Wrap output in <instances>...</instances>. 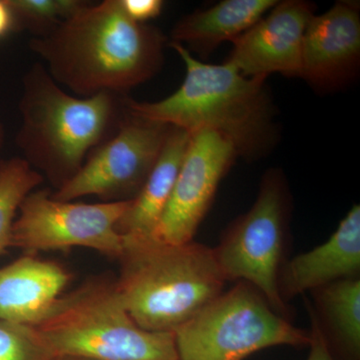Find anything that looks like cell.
<instances>
[{
  "mask_svg": "<svg viewBox=\"0 0 360 360\" xmlns=\"http://www.w3.org/2000/svg\"><path fill=\"white\" fill-rule=\"evenodd\" d=\"M165 44L160 30L129 18L120 0L89 2L30 41L54 82L77 97L127 96L160 70Z\"/></svg>",
  "mask_w": 360,
  "mask_h": 360,
  "instance_id": "cell-1",
  "label": "cell"
},
{
  "mask_svg": "<svg viewBox=\"0 0 360 360\" xmlns=\"http://www.w3.org/2000/svg\"><path fill=\"white\" fill-rule=\"evenodd\" d=\"M124 96H73L42 63H35L23 77L15 139L21 158L58 189L116 131L125 113Z\"/></svg>",
  "mask_w": 360,
  "mask_h": 360,
  "instance_id": "cell-2",
  "label": "cell"
},
{
  "mask_svg": "<svg viewBox=\"0 0 360 360\" xmlns=\"http://www.w3.org/2000/svg\"><path fill=\"white\" fill-rule=\"evenodd\" d=\"M170 46L186 65L181 86L155 103L124 96L125 110L191 134L201 130L217 132L233 144L238 155H259L271 137L266 78L243 77L229 63L208 65L194 58L184 45L172 42Z\"/></svg>",
  "mask_w": 360,
  "mask_h": 360,
  "instance_id": "cell-3",
  "label": "cell"
},
{
  "mask_svg": "<svg viewBox=\"0 0 360 360\" xmlns=\"http://www.w3.org/2000/svg\"><path fill=\"white\" fill-rule=\"evenodd\" d=\"M120 274L122 302L137 326L169 333L184 326L224 291L226 283L213 248L155 238L122 236Z\"/></svg>",
  "mask_w": 360,
  "mask_h": 360,
  "instance_id": "cell-4",
  "label": "cell"
},
{
  "mask_svg": "<svg viewBox=\"0 0 360 360\" xmlns=\"http://www.w3.org/2000/svg\"><path fill=\"white\" fill-rule=\"evenodd\" d=\"M33 328L54 356L89 360H179L174 333L137 326L108 274L63 295Z\"/></svg>",
  "mask_w": 360,
  "mask_h": 360,
  "instance_id": "cell-5",
  "label": "cell"
},
{
  "mask_svg": "<svg viewBox=\"0 0 360 360\" xmlns=\"http://www.w3.org/2000/svg\"><path fill=\"white\" fill-rule=\"evenodd\" d=\"M179 360H245L274 347H309V331L277 314L251 284L236 281L174 331Z\"/></svg>",
  "mask_w": 360,
  "mask_h": 360,
  "instance_id": "cell-6",
  "label": "cell"
},
{
  "mask_svg": "<svg viewBox=\"0 0 360 360\" xmlns=\"http://www.w3.org/2000/svg\"><path fill=\"white\" fill-rule=\"evenodd\" d=\"M290 198L283 175H264L252 207L232 222L213 248L226 281L251 284L277 314L291 321L288 303L278 290V276L288 246Z\"/></svg>",
  "mask_w": 360,
  "mask_h": 360,
  "instance_id": "cell-7",
  "label": "cell"
},
{
  "mask_svg": "<svg viewBox=\"0 0 360 360\" xmlns=\"http://www.w3.org/2000/svg\"><path fill=\"white\" fill-rule=\"evenodd\" d=\"M129 205L130 201L94 205L61 201L49 191H33L18 208L11 248L32 255L85 248L117 259L122 250L117 224Z\"/></svg>",
  "mask_w": 360,
  "mask_h": 360,
  "instance_id": "cell-8",
  "label": "cell"
},
{
  "mask_svg": "<svg viewBox=\"0 0 360 360\" xmlns=\"http://www.w3.org/2000/svg\"><path fill=\"white\" fill-rule=\"evenodd\" d=\"M169 130V125L125 110L115 134L90 153L79 172L52 198L73 201L96 195L105 202L134 200L160 158Z\"/></svg>",
  "mask_w": 360,
  "mask_h": 360,
  "instance_id": "cell-9",
  "label": "cell"
},
{
  "mask_svg": "<svg viewBox=\"0 0 360 360\" xmlns=\"http://www.w3.org/2000/svg\"><path fill=\"white\" fill-rule=\"evenodd\" d=\"M238 153L231 141L210 130L191 134L169 201L153 238L182 245L194 240L220 182Z\"/></svg>",
  "mask_w": 360,
  "mask_h": 360,
  "instance_id": "cell-10",
  "label": "cell"
},
{
  "mask_svg": "<svg viewBox=\"0 0 360 360\" xmlns=\"http://www.w3.org/2000/svg\"><path fill=\"white\" fill-rule=\"evenodd\" d=\"M248 32L233 40L225 63L243 77H265L271 73L302 77V41L314 15V6L302 0H288L270 9Z\"/></svg>",
  "mask_w": 360,
  "mask_h": 360,
  "instance_id": "cell-11",
  "label": "cell"
},
{
  "mask_svg": "<svg viewBox=\"0 0 360 360\" xmlns=\"http://www.w3.org/2000/svg\"><path fill=\"white\" fill-rule=\"evenodd\" d=\"M360 56V14L356 2L338 1L314 15L302 41V78L317 87L347 79Z\"/></svg>",
  "mask_w": 360,
  "mask_h": 360,
  "instance_id": "cell-12",
  "label": "cell"
},
{
  "mask_svg": "<svg viewBox=\"0 0 360 360\" xmlns=\"http://www.w3.org/2000/svg\"><path fill=\"white\" fill-rule=\"evenodd\" d=\"M360 206L355 205L328 241L286 260L278 276V290L288 303L341 279L359 277Z\"/></svg>",
  "mask_w": 360,
  "mask_h": 360,
  "instance_id": "cell-13",
  "label": "cell"
},
{
  "mask_svg": "<svg viewBox=\"0 0 360 360\" xmlns=\"http://www.w3.org/2000/svg\"><path fill=\"white\" fill-rule=\"evenodd\" d=\"M70 281L65 267L32 255L0 267V319L32 328L37 326Z\"/></svg>",
  "mask_w": 360,
  "mask_h": 360,
  "instance_id": "cell-14",
  "label": "cell"
},
{
  "mask_svg": "<svg viewBox=\"0 0 360 360\" xmlns=\"http://www.w3.org/2000/svg\"><path fill=\"white\" fill-rule=\"evenodd\" d=\"M191 134L170 127L160 158L146 184L117 224L118 233L130 238H153L167 207L180 167L184 162Z\"/></svg>",
  "mask_w": 360,
  "mask_h": 360,
  "instance_id": "cell-15",
  "label": "cell"
},
{
  "mask_svg": "<svg viewBox=\"0 0 360 360\" xmlns=\"http://www.w3.org/2000/svg\"><path fill=\"white\" fill-rule=\"evenodd\" d=\"M305 297L335 360H360V277L341 279Z\"/></svg>",
  "mask_w": 360,
  "mask_h": 360,
  "instance_id": "cell-16",
  "label": "cell"
},
{
  "mask_svg": "<svg viewBox=\"0 0 360 360\" xmlns=\"http://www.w3.org/2000/svg\"><path fill=\"white\" fill-rule=\"evenodd\" d=\"M276 4V0H224L179 20L172 32V42L188 44L205 56L222 42L233 41L248 32Z\"/></svg>",
  "mask_w": 360,
  "mask_h": 360,
  "instance_id": "cell-17",
  "label": "cell"
},
{
  "mask_svg": "<svg viewBox=\"0 0 360 360\" xmlns=\"http://www.w3.org/2000/svg\"><path fill=\"white\" fill-rule=\"evenodd\" d=\"M44 179L23 158L0 160V257L11 248L14 220L21 202Z\"/></svg>",
  "mask_w": 360,
  "mask_h": 360,
  "instance_id": "cell-18",
  "label": "cell"
},
{
  "mask_svg": "<svg viewBox=\"0 0 360 360\" xmlns=\"http://www.w3.org/2000/svg\"><path fill=\"white\" fill-rule=\"evenodd\" d=\"M18 27L37 35L49 32L61 21L75 15L89 2L82 0H9Z\"/></svg>",
  "mask_w": 360,
  "mask_h": 360,
  "instance_id": "cell-19",
  "label": "cell"
},
{
  "mask_svg": "<svg viewBox=\"0 0 360 360\" xmlns=\"http://www.w3.org/2000/svg\"><path fill=\"white\" fill-rule=\"evenodd\" d=\"M53 356L32 326L0 319V360H51Z\"/></svg>",
  "mask_w": 360,
  "mask_h": 360,
  "instance_id": "cell-20",
  "label": "cell"
},
{
  "mask_svg": "<svg viewBox=\"0 0 360 360\" xmlns=\"http://www.w3.org/2000/svg\"><path fill=\"white\" fill-rule=\"evenodd\" d=\"M120 4L129 18L142 25L160 15L165 6L161 0H120Z\"/></svg>",
  "mask_w": 360,
  "mask_h": 360,
  "instance_id": "cell-21",
  "label": "cell"
},
{
  "mask_svg": "<svg viewBox=\"0 0 360 360\" xmlns=\"http://www.w3.org/2000/svg\"><path fill=\"white\" fill-rule=\"evenodd\" d=\"M310 342L309 345V354L307 360H335L333 354L329 352L326 341L322 335L317 321H315L314 315L310 314Z\"/></svg>",
  "mask_w": 360,
  "mask_h": 360,
  "instance_id": "cell-22",
  "label": "cell"
},
{
  "mask_svg": "<svg viewBox=\"0 0 360 360\" xmlns=\"http://www.w3.org/2000/svg\"><path fill=\"white\" fill-rule=\"evenodd\" d=\"M20 30L9 0H0V40Z\"/></svg>",
  "mask_w": 360,
  "mask_h": 360,
  "instance_id": "cell-23",
  "label": "cell"
},
{
  "mask_svg": "<svg viewBox=\"0 0 360 360\" xmlns=\"http://www.w3.org/2000/svg\"><path fill=\"white\" fill-rule=\"evenodd\" d=\"M51 360H89L85 359H80V357L75 356H68V355H58V356H53Z\"/></svg>",
  "mask_w": 360,
  "mask_h": 360,
  "instance_id": "cell-24",
  "label": "cell"
},
{
  "mask_svg": "<svg viewBox=\"0 0 360 360\" xmlns=\"http://www.w3.org/2000/svg\"><path fill=\"white\" fill-rule=\"evenodd\" d=\"M4 127L0 124V150H1L2 146H4Z\"/></svg>",
  "mask_w": 360,
  "mask_h": 360,
  "instance_id": "cell-25",
  "label": "cell"
}]
</instances>
